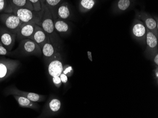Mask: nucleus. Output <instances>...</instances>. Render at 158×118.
Instances as JSON below:
<instances>
[{
    "label": "nucleus",
    "mask_w": 158,
    "mask_h": 118,
    "mask_svg": "<svg viewBox=\"0 0 158 118\" xmlns=\"http://www.w3.org/2000/svg\"><path fill=\"white\" fill-rule=\"evenodd\" d=\"M36 24L32 23H23L16 33V39L21 40L31 39Z\"/></svg>",
    "instance_id": "obj_12"
},
{
    "label": "nucleus",
    "mask_w": 158,
    "mask_h": 118,
    "mask_svg": "<svg viewBox=\"0 0 158 118\" xmlns=\"http://www.w3.org/2000/svg\"><path fill=\"white\" fill-rule=\"evenodd\" d=\"M88 57L89 59L91 62H92V56H91V52L90 51H87Z\"/></svg>",
    "instance_id": "obj_30"
},
{
    "label": "nucleus",
    "mask_w": 158,
    "mask_h": 118,
    "mask_svg": "<svg viewBox=\"0 0 158 118\" xmlns=\"http://www.w3.org/2000/svg\"><path fill=\"white\" fill-rule=\"evenodd\" d=\"M16 39V34L7 29L3 25H0V41L8 51H11Z\"/></svg>",
    "instance_id": "obj_9"
},
{
    "label": "nucleus",
    "mask_w": 158,
    "mask_h": 118,
    "mask_svg": "<svg viewBox=\"0 0 158 118\" xmlns=\"http://www.w3.org/2000/svg\"><path fill=\"white\" fill-rule=\"evenodd\" d=\"M52 82L54 85L57 88H60L62 85V82L60 77H54L52 78Z\"/></svg>",
    "instance_id": "obj_26"
},
{
    "label": "nucleus",
    "mask_w": 158,
    "mask_h": 118,
    "mask_svg": "<svg viewBox=\"0 0 158 118\" xmlns=\"http://www.w3.org/2000/svg\"><path fill=\"white\" fill-rule=\"evenodd\" d=\"M63 73L66 75L67 77H70L73 74V68L69 65L63 66Z\"/></svg>",
    "instance_id": "obj_24"
},
{
    "label": "nucleus",
    "mask_w": 158,
    "mask_h": 118,
    "mask_svg": "<svg viewBox=\"0 0 158 118\" xmlns=\"http://www.w3.org/2000/svg\"><path fill=\"white\" fill-rule=\"evenodd\" d=\"M137 18L143 23L145 27L158 38V25L156 20L144 12H140L136 15Z\"/></svg>",
    "instance_id": "obj_11"
},
{
    "label": "nucleus",
    "mask_w": 158,
    "mask_h": 118,
    "mask_svg": "<svg viewBox=\"0 0 158 118\" xmlns=\"http://www.w3.org/2000/svg\"><path fill=\"white\" fill-rule=\"evenodd\" d=\"M30 2L35 11H40L42 10V4L40 0H28Z\"/></svg>",
    "instance_id": "obj_25"
},
{
    "label": "nucleus",
    "mask_w": 158,
    "mask_h": 118,
    "mask_svg": "<svg viewBox=\"0 0 158 118\" xmlns=\"http://www.w3.org/2000/svg\"><path fill=\"white\" fill-rule=\"evenodd\" d=\"M11 53L2 45V44H0V55H7Z\"/></svg>",
    "instance_id": "obj_27"
},
{
    "label": "nucleus",
    "mask_w": 158,
    "mask_h": 118,
    "mask_svg": "<svg viewBox=\"0 0 158 118\" xmlns=\"http://www.w3.org/2000/svg\"><path fill=\"white\" fill-rule=\"evenodd\" d=\"M41 2V3H45V0H40Z\"/></svg>",
    "instance_id": "obj_32"
},
{
    "label": "nucleus",
    "mask_w": 158,
    "mask_h": 118,
    "mask_svg": "<svg viewBox=\"0 0 158 118\" xmlns=\"http://www.w3.org/2000/svg\"><path fill=\"white\" fill-rule=\"evenodd\" d=\"M130 0H119L118 3V8L121 11H125L130 7Z\"/></svg>",
    "instance_id": "obj_23"
},
{
    "label": "nucleus",
    "mask_w": 158,
    "mask_h": 118,
    "mask_svg": "<svg viewBox=\"0 0 158 118\" xmlns=\"http://www.w3.org/2000/svg\"><path fill=\"white\" fill-rule=\"evenodd\" d=\"M20 65L17 60L2 58L0 59V82L4 81L15 72Z\"/></svg>",
    "instance_id": "obj_4"
},
{
    "label": "nucleus",
    "mask_w": 158,
    "mask_h": 118,
    "mask_svg": "<svg viewBox=\"0 0 158 118\" xmlns=\"http://www.w3.org/2000/svg\"><path fill=\"white\" fill-rule=\"evenodd\" d=\"M146 42L147 48L146 54L148 58L152 59L158 53V37L146 27Z\"/></svg>",
    "instance_id": "obj_10"
},
{
    "label": "nucleus",
    "mask_w": 158,
    "mask_h": 118,
    "mask_svg": "<svg viewBox=\"0 0 158 118\" xmlns=\"http://www.w3.org/2000/svg\"><path fill=\"white\" fill-rule=\"evenodd\" d=\"M48 73L51 78L60 77L63 72V65L62 57L59 52H57L47 63Z\"/></svg>",
    "instance_id": "obj_6"
},
{
    "label": "nucleus",
    "mask_w": 158,
    "mask_h": 118,
    "mask_svg": "<svg viewBox=\"0 0 158 118\" xmlns=\"http://www.w3.org/2000/svg\"><path fill=\"white\" fill-rule=\"evenodd\" d=\"M154 58H153V61H154V63L155 65L157 66H158V53H156L154 55Z\"/></svg>",
    "instance_id": "obj_29"
},
{
    "label": "nucleus",
    "mask_w": 158,
    "mask_h": 118,
    "mask_svg": "<svg viewBox=\"0 0 158 118\" xmlns=\"http://www.w3.org/2000/svg\"><path fill=\"white\" fill-rule=\"evenodd\" d=\"M54 27L56 32L60 34H67L70 31V27L69 25L63 19L57 18L53 19Z\"/></svg>",
    "instance_id": "obj_18"
},
{
    "label": "nucleus",
    "mask_w": 158,
    "mask_h": 118,
    "mask_svg": "<svg viewBox=\"0 0 158 118\" xmlns=\"http://www.w3.org/2000/svg\"><path fill=\"white\" fill-rule=\"evenodd\" d=\"M41 4L42 8L40 11L23 8L12 7L11 13L16 15L23 23H32L40 26L45 8L44 3Z\"/></svg>",
    "instance_id": "obj_2"
},
{
    "label": "nucleus",
    "mask_w": 158,
    "mask_h": 118,
    "mask_svg": "<svg viewBox=\"0 0 158 118\" xmlns=\"http://www.w3.org/2000/svg\"><path fill=\"white\" fill-rule=\"evenodd\" d=\"M14 99L16 100L19 105L23 108H30L33 110H38L39 105L37 102H33L25 97L18 95H13Z\"/></svg>",
    "instance_id": "obj_15"
},
{
    "label": "nucleus",
    "mask_w": 158,
    "mask_h": 118,
    "mask_svg": "<svg viewBox=\"0 0 158 118\" xmlns=\"http://www.w3.org/2000/svg\"><path fill=\"white\" fill-rule=\"evenodd\" d=\"M11 7L23 8L34 10L31 3L28 0H8Z\"/></svg>",
    "instance_id": "obj_20"
},
{
    "label": "nucleus",
    "mask_w": 158,
    "mask_h": 118,
    "mask_svg": "<svg viewBox=\"0 0 158 118\" xmlns=\"http://www.w3.org/2000/svg\"><path fill=\"white\" fill-rule=\"evenodd\" d=\"M63 2V0H45L44 4L51 12L53 19L57 18V10L59 5Z\"/></svg>",
    "instance_id": "obj_19"
},
{
    "label": "nucleus",
    "mask_w": 158,
    "mask_h": 118,
    "mask_svg": "<svg viewBox=\"0 0 158 118\" xmlns=\"http://www.w3.org/2000/svg\"><path fill=\"white\" fill-rule=\"evenodd\" d=\"M57 17L61 19H68L71 17V11L69 4L63 2L59 5L57 10Z\"/></svg>",
    "instance_id": "obj_17"
},
{
    "label": "nucleus",
    "mask_w": 158,
    "mask_h": 118,
    "mask_svg": "<svg viewBox=\"0 0 158 118\" xmlns=\"http://www.w3.org/2000/svg\"><path fill=\"white\" fill-rule=\"evenodd\" d=\"M137 21L133 25L132 32L135 37L141 40H146V27L141 21L137 20Z\"/></svg>",
    "instance_id": "obj_14"
},
{
    "label": "nucleus",
    "mask_w": 158,
    "mask_h": 118,
    "mask_svg": "<svg viewBox=\"0 0 158 118\" xmlns=\"http://www.w3.org/2000/svg\"><path fill=\"white\" fill-rule=\"evenodd\" d=\"M11 12L12 7L8 0H0V14Z\"/></svg>",
    "instance_id": "obj_22"
},
{
    "label": "nucleus",
    "mask_w": 158,
    "mask_h": 118,
    "mask_svg": "<svg viewBox=\"0 0 158 118\" xmlns=\"http://www.w3.org/2000/svg\"><path fill=\"white\" fill-rule=\"evenodd\" d=\"M40 26L48 34L50 41L58 52L61 51V40L54 27L53 18L51 12L45 5Z\"/></svg>",
    "instance_id": "obj_1"
},
{
    "label": "nucleus",
    "mask_w": 158,
    "mask_h": 118,
    "mask_svg": "<svg viewBox=\"0 0 158 118\" xmlns=\"http://www.w3.org/2000/svg\"><path fill=\"white\" fill-rule=\"evenodd\" d=\"M61 101L56 98H51L48 100L43 110L38 118H48L58 113L61 109Z\"/></svg>",
    "instance_id": "obj_8"
},
{
    "label": "nucleus",
    "mask_w": 158,
    "mask_h": 118,
    "mask_svg": "<svg viewBox=\"0 0 158 118\" xmlns=\"http://www.w3.org/2000/svg\"><path fill=\"white\" fill-rule=\"evenodd\" d=\"M95 5V0H80L79 2V10L81 13H86L91 10Z\"/></svg>",
    "instance_id": "obj_21"
},
{
    "label": "nucleus",
    "mask_w": 158,
    "mask_h": 118,
    "mask_svg": "<svg viewBox=\"0 0 158 118\" xmlns=\"http://www.w3.org/2000/svg\"><path fill=\"white\" fill-rule=\"evenodd\" d=\"M5 94L7 96L18 95V96H22L35 102H43L45 101L46 98V96L44 95L22 91L18 89L15 86H11L7 88L5 90Z\"/></svg>",
    "instance_id": "obj_7"
},
{
    "label": "nucleus",
    "mask_w": 158,
    "mask_h": 118,
    "mask_svg": "<svg viewBox=\"0 0 158 118\" xmlns=\"http://www.w3.org/2000/svg\"><path fill=\"white\" fill-rule=\"evenodd\" d=\"M0 22L7 29L16 34L23 23L13 13L0 14Z\"/></svg>",
    "instance_id": "obj_5"
},
{
    "label": "nucleus",
    "mask_w": 158,
    "mask_h": 118,
    "mask_svg": "<svg viewBox=\"0 0 158 118\" xmlns=\"http://www.w3.org/2000/svg\"><path fill=\"white\" fill-rule=\"evenodd\" d=\"M48 39H49L48 34L43 29L41 26L38 25H35L34 32L31 40L37 43L42 48L43 46L44 45Z\"/></svg>",
    "instance_id": "obj_13"
},
{
    "label": "nucleus",
    "mask_w": 158,
    "mask_h": 118,
    "mask_svg": "<svg viewBox=\"0 0 158 118\" xmlns=\"http://www.w3.org/2000/svg\"><path fill=\"white\" fill-rule=\"evenodd\" d=\"M60 79L62 81V83L64 84H67L68 82V77L66 75L64 74V73L62 72L60 76Z\"/></svg>",
    "instance_id": "obj_28"
},
{
    "label": "nucleus",
    "mask_w": 158,
    "mask_h": 118,
    "mask_svg": "<svg viewBox=\"0 0 158 118\" xmlns=\"http://www.w3.org/2000/svg\"><path fill=\"white\" fill-rule=\"evenodd\" d=\"M16 52L24 56L31 55L41 56L42 54L40 47L31 39L20 40Z\"/></svg>",
    "instance_id": "obj_3"
},
{
    "label": "nucleus",
    "mask_w": 158,
    "mask_h": 118,
    "mask_svg": "<svg viewBox=\"0 0 158 118\" xmlns=\"http://www.w3.org/2000/svg\"><path fill=\"white\" fill-rule=\"evenodd\" d=\"M155 76L156 77V80L158 81V66H157V68H156V70H155Z\"/></svg>",
    "instance_id": "obj_31"
},
{
    "label": "nucleus",
    "mask_w": 158,
    "mask_h": 118,
    "mask_svg": "<svg viewBox=\"0 0 158 118\" xmlns=\"http://www.w3.org/2000/svg\"><path fill=\"white\" fill-rule=\"evenodd\" d=\"M41 50L46 63L55 55L57 52H58L51 44L49 39L48 40V41L43 46Z\"/></svg>",
    "instance_id": "obj_16"
}]
</instances>
